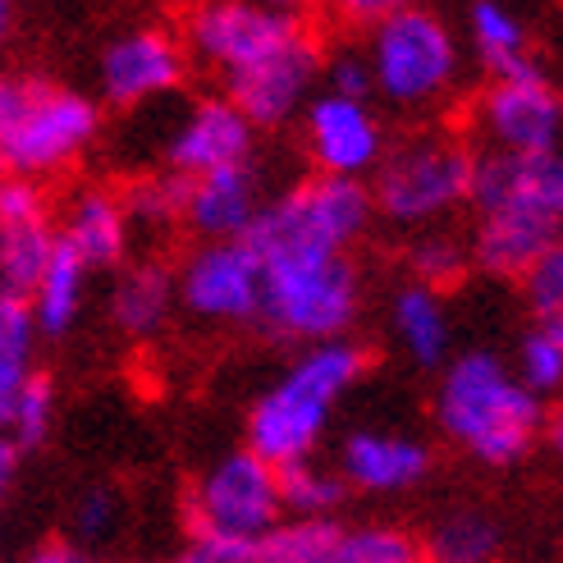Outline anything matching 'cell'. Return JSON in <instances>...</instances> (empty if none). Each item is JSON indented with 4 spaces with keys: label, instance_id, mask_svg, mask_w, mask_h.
I'll return each mask as SVG.
<instances>
[{
    "label": "cell",
    "instance_id": "cell-1",
    "mask_svg": "<svg viewBox=\"0 0 563 563\" xmlns=\"http://www.w3.org/2000/svg\"><path fill=\"white\" fill-rule=\"evenodd\" d=\"M431 412L440 435L482 467L522 463L550 427L545 404L490 349H467L444 362Z\"/></svg>",
    "mask_w": 563,
    "mask_h": 563
},
{
    "label": "cell",
    "instance_id": "cell-2",
    "mask_svg": "<svg viewBox=\"0 0 563 563\" xmlns=\"http://www.w3.org/2000/svg\"><path fill=\"white\" fill-rule=\"evenodd\" d=\"M372 353L353 334L330 344H307L247 408L243 449H252L271 467H294L317 459L330 431V417L349 399V389L367 376Z\"/></svg>",
    "mask_w": 563,
    "mask_h": 563
},
{
    "label": "cell",
    "instance_id": "cell-3",
    "mask_svg": "<svg viewBox=\"0 0 563 563\" xmlns=\"http://www.w3.org/2000/svg\"><path fill=\"white\" fill-rule=\"evenodd\" d=\"M262 262V321L298 349L349 340L362 317V275L334 252H271Z\"/></svg>",
    "mask_w": 563,
    "mask_h": 563
},
{
    "label": "cell",
    "instance_id": "cell-4",
    "mask_svg": "<svg viewBox=\"0 0 563 563\" xmlns=\"http://www.w3.org/2000/svg\"><path fill=\"white\" fill-rule=\"evenodd\" d=\"M476 152L449 129H421L404 143H389L380 170L372 175V202L399 230H440L444 216L472 202Z\"/></svg>",
    "mask_w": 563,
    "mask_h": 563
},
{
    "label": "cell",
    "instance_id": "cell-5",
    "mask_svg": "<svg viewBox=\"0 0 563 563\" xmlns=\"http://www.w3.org/2000/svg\"><path fill=\"white\" fill-rule=\"evenodd\" d=\"M362 55L372 65V92L412 115L449 101L463 74L459 33L427 5H408L376 23Z\"/></svg>",
    "mask_w": 563,
    "mask_h": 563
},
{
    "label": "cell",
    "instance_id": "cell-6",
    "mask_svg": "<svg viewBox=\"0 0 563 563\" xmlns=\"http://www.w3.org/2000/svg\"><path fill=\"white\" fill-rule=\"evenodd\" d=\"M101 120L106 110L97 97L46 78H23V97L0 124V175L37 184L65 175L97 147Z\"/></svg>",
    "mask_w": 563,
    "mask_h": 563
},
{
    "label": "cell",
    "instance_id": "cell-7",
    "mask_svg": "<svg viewBox=\"0 0 563 563\" xmlns=\"http://www.w3.org/2000/svg\"><path fill=\"white\" fill-rule=\"evenodd\" d=\"M184 51L197 69H207L220 88L275 65L298 51L312 33L302 14L271 10L262 0H192L179 23Z\"/></svg>",
    "mask_w": 563,
    "mask_h": 563
},
{
    "label": "cell",
    "instance_id": "cell-8",
    "mask_svg": "<svg viewBox=\"0 0 563 563\" xmlns=\"http://www.w3.org/2000/svg\"><path fill=\"white\" fill-rule=\"evenodd\" d=\"M372 216H376V202L367 184L307 175L285 192L266 197V207L247 234V247L257 257H271V252H334V257H353L362 234L372 230Z\"/></svg>",
    "mask_w": 563,
    "mask_h": 563
},
{
    "label": "cell",
    "instance_id": "cell-9",
    "mask_svg": "<svg viewBox=\"0 0 563 563\" xmlns=\"http://www.w3.org/2000/svg\"><path fill=\"white\" fill-rule=\"evenodd\" d=\"M188 537H216L230 545L257 550L271 531L285 522L279 504V467L257 459L252 449H230L211 459L184 499Z\"/></svg>",
    "mask_w": 563,
    "mask_h": 563
},
{
    "label": "cell",
    "instance_id": "cell-10",
    "mask_svg": "<svg viewBox=\"0 0 563 563\" xmlns=\"http://www.w3.org/2000/svg\"><path fill=\"white\" fill-rule=\"evenodd\" d=\"M179 312L202 325H257L262 321V262L247 239L192 243L175 266Z\"/></svg>",
    "mask_w": 563,
    "mask_h": 563
},
{
    "label": "cell",
    "instance_id": "cell-11",
    "mask_svg": "<svg viewBox=\"0 0 563 563\" xmlns=\"http://www.w3.org/2000/svg\"><path fill=\"white\" fill-rule=\"evenodd\" d=\"M472 129L486 152L541 156L563 147V92L537 69L518 78H490L472 106Z\"/></svg>",
    "mask_w": 563,
    "mask_h": 563
},
{
    "label": "cell",
    "instance_id": "cell-12",
    "mask_svg": "<svg viewBox=\"0 0 563 563\" xmlns=\"http://www.w3.org/2000/svg\"><path fill=\"white\" fill-rule=\"evenodd\" d=\"M188 51L184 37L165 23H137L110 37L97 60V92L115 110H137L165 101L184 88L188 78Z\"/></svg>",
    "mask_w": 563,
    "mask_h": 563
},
{
    "label": "cell",
    "instance_id": "cell-13",
    "mask_svg": "<svg viewBox=\"0 0 563 563\" xmlns=\"http://www.w3.org/2000/svg\"><path fill=\"white\" fill-rule=\"evenodd\" d=\"M302 147H307V161L317 165L312 175L367 184L380 170L389 137H385V124L372 110V101L321 88L302 110Z\"/></svg>",
    "mask_w": 563,
    "mask_h": 563
},
{
    "label": "cell",
    "instance_id": "cell-14",
    "mask_svg": "<svg viewBox=\"0 0 563 563\" xmlns=\"http://www.w3.org/2000/svg\"><path fill=\"white\" fill-rule=\"evenodd\" d=\"M252 152H257V129L224 92L192 97L161 143L165 170L179 179L239 170V165H252Z\"/></svg>",
    "mask_w": 563,
    "mask_h": 563
},
{
    "label": "cell",
    "instance_id": "cell-15",
    "mask_svg": "<svg viewBox=\"0 0 563 563\" xmlns=\"http://www.w3.org/2000/svg\"><path fill=\"white\" fill-rule=\"evenodd\" d=\"M472 207L482 211H522L563 224V147L541 156L476 152Z\"/></svg>",
    "mask_w": 563,
    "mask_h": 563
},
{
    "label": "cell",
    "instance_id": "cell-16",
    "mask_svg": "<svg viewBox=\"0 0 563 563\" xmlns=\"http://www.w3.org/2000/svg\"><path fill=\"white\" fill-rule=\"evenodd\" d=\"M431 449L421 444L417 435L404 431H376V427H362L349 431L340 440V459H334V472L340 482L357 495H404L412 486H421L431 476Z\"/></svg>",
    "mask_w": 563,
    "mask_h": 563
},
{
    "label": "cell",
    "instance_id": "cell-17",
    "mask_svg": "<svg viewBox=\"0 0 563 563\" xmlns=\"http://www.w3.org/2000/svg\"><path fill=\"white\" fill-rule=\"evenodd\" d=\"M55 234H60V247H69L88 271H115L129 262L137 230L124 207V192L106 184H82L55 216Z\"/></svg>",
    "mask_w": 563,
    "mask_h": 563
},
{
    "label": "cell",
    "instance_id": "cell-18",
    "mask_svg": "<svg viewBox=\"0 0 563 563\" xmlns=\"http://www.w3.org/2000/svg\"><path fill=\"white\" fill-rule=\"evenodd\" d=\"M266 207L257 170L239 165V170H216L202 179H188V202H184V230L197 243H230L247 239Z\"/></svg>",
    "mask_w": 563,
    "mask_h": 563
},
{
    "label": "cell",
    "instance_id": "cell-19",
    "mask_svg": "<svg viewBox=\"0 0 563 563\" xmlns=\"http://www.w3.org/2000/svg\"><path fill=\"white\" fill-rule=\"evenodd\" d=\"M563 239V224L522 211H482L472 230V266L495 279H522Z\"/></svg>",
    "mask_w": 563,
    "mask_h": 563
},
{
    "label": "cell",
    "instance_id": "cell-20",
    "mask_svg": "<svg viewBox=\"0 0 563 563\" xmlns=\"http://www.w3.org/2000/svg\"><path fill=\"white\" fill-rule=\"evenodd\" d=\"M110 325H115L124 340H156V334L170 325V317L179 312V294H175V271L165 262H133L120 266L115 289H110Z\"/></svg>",
    "mask_w": 563,
    "mask_h": 563
},
{
    "label": "cell",
    "instance_id": "cell-21",
    "mask_svg": "<svg viewBox=\"0 0 563 563\" xmlns=\"http://www.w3.org/2000/svg\"><path fill=\"white\" fill-rule=\"evenodd\" d=\"M389 330L412 367L431 372L454 357V321H449L444 294H435L427 285H412L408 279V285L389 298Z\"/></svg>",
    "mask_w": 563,
    "mask_h": 563
},
{
    "label": "cell",
    "instance_id": "cell-22",
    "mask_svg": "<svg viewBox=\"0 0 563 563\" xmlns=\"http://www.w3.org/2000/svg\"><path fill=\"white\" fill-rule=\"evenodd\" d=\"M467 46L490 78H518L541 69L531 55L527 23L504 0H472L467 5Z\"/></svg>",
    "mask_w": 563,
    "mask_h": 563
},
{
    "label": "cell",
    "instance_id": "cell-23",
    "mask_svg": "<svg viewBox=\"0 0 563 563\" xmlns=\"http://www.w3.org/2000/svg\"><path fill=\"white\" fill-rule=\"evenodd\" d=\"M60 234H55V216L33 220H0V289L14 298H33L37 279L46 275Z\"/></svg>",
    "mask_w": 563,
    "mask_h": 563
},
{
    "label": "cell",
    "instance_id": "cell-24",
    "mask_svg": "<svg viewBox=\"0 0 563 563\" xmlns=\"http://www.w3.org/2000/svg\"><path fill=\"white\" fill-rule=\"evenodd\" d=\"M88 279H92V271L82 266L69 247H55L46 275L37 279L33 298H27L37 334H46V340H65V334L78 325L82 307H88Z\"/></svg>",
    "mask_w": 563,
    "mask_h": 563
},
{
    "label": "cell",
    "instance_id": "cell-25",
    "mask_svg": "<svg viewBox=\"0 0 563 563\" xmlns=\"http://www.w3.org/2000/svg\"><path fill=\"white\" fill-rule=\"evenodd\" d=\"M37 321L27 298H14L0 289V435L10 427V408L14 394L23 389V380L33 376V353H37Z\"/></svg>",
    "mask_w": 563,
    "mask_h": 563
},
{
    "label": "cell",
    "instance_id": "cell-26",
    "mask_svg": "<svg viewBox=\"0 0 563 563\" xmlns=\"http://www.w3.org/2000/svg\"><path fill=\"white\" fill-rule=\"evenodd\" d=\"M431 563H495L499 554V522L482 509H449L427 537Z\"/></svg>",
    "mask_w": 563,
    "mask_h": 563
},
{
    "label": "cell",
    "instance_id": "cell-27",
    "mask_svg": "<svg viewBox=\"0 0 563 563\" xmlns=\"http://www.w3.org/2000/svg\"><path fill=\"white\" fill-rule=\"evenodd\" d=\"M321 563H427V550L408 527L394 522H344Z\"/></svg>",
    "mask_w": 563,
    "mask_h": 563
},
{
    "label": "cell",
    "instance_id": "cell-28",
    "mask_svg": "<svg viewBox=\"0 0 563 563\" xmlns=\"http://www.w3.org/2000/svg\"><path fill=\"white\" fill-rule=\"evenodd\" d=\"M349 499V486L340 482V472L307 459L294 467H279V504L285 518H334V509Z\"/></svg>",
    "mask_w": 563,
    "mask_h": 563
},
{
    "label": "cell",
    "instance_id": "cell-29",
    "mask_svg": "<svg viewBox=\"0 0 563 563\" xmlns=\"http://www.w3.org/2000/svg\"><path fill=\"white\" fill-rule=\"evenodd\" d=\"M472 266V247L449 234V230H417V239L408 243V271L412 285H427L435 294H444L449 285H459Z\"/></svg>",
    "mask_w": 563,
    "mask_h": 563
},
{
    "label": "cell",
    "instance_id": "cell-30",
    "mask_svg": "<svg viewBox=\"0 0 563 563\" xmlns=\"http://www.w3.org/2000/svg\"><path fill=\"white\" fill-rule=\"evenodd\" d=\"M184 202H188V179L156 170L124 188V207L133 216V230H184Z\"/></svg>",
    "mask_w": 563,
    "mask_h": 563
},
{
    "label": "cell",
    "instance_id": "cell-31",
    "mask_svg": "<svg viewBox=\"0 0 563 563\" xmlns=\"http://www.w3.org/2000/svg\"><path fill=\"white\" fill-rule=\"evenodd\" d=\"M340 527V518H285L257 545V563H321Z\"/></svg>",
    "mask_w": 563,
    "mask_h": 563
},
{
    "label": "cell",
    "instance_id": "cell-32",
    "mask_svg": "<svg viewBox=\"0 0 563 563\" xmlns=\"http://www.w3.org/2000/svg\"><path fill=\"white\" fill-rule=\"evenodd\" d=\"M55 408H60V399H55V380L46 372H33V376L23 380V389L14 394L10 427H5V435L14 440L19 454H27V449H37V444L51 440Z\"/></svg>",
    "mask_w": 563,
    "mask_h": 563
},
{
    "label": "cell",
    "instance_id": "cell-33",
    "mask_svg": "<svg viewBox=\"0 0 563 563\" xmlns=\"http://www.w3.org/2000/svg\"><path fill=\"white\" fill-rule=\"evenodd\" d=\"M522 298H527L531 325L563 344V239L522 275Z\"/></svg>",
    "mask_w": 563,
    "mask_h": 563
},
{
    "label": "cell",
    "instance_id": "cell-34",
    "mask_svg": "<svg viewBox=\"0 0 563 563\" xmlns=\"http://www.w3.org/2000/svg\"><path fill=\"white\" fill-rule=\"evenodd\" d=\"M509 367L541 404L545 399H563V344L554 340V334L531 325L518 340V357L509 362Z\"/></svg>",
    "mask_w": 563,
    "mask_h": 563
},
{
    "label": "cell",
    "instance_id": "cell-35",
    "mask_svg": "<svg viewBox=\"0 0 563 563\" xmlns=\"http://www.w3.org/2000/svg\"><path fill=\"white\" fill-rule=\"evenodd\" d=\"M120 522H124V495L115 486H88V490L74 499V514H69L74 545L92 550V545L115 537Z\"/></svg>",
    "mask_w": 563,
    "mask_h": 563
},
{
    "label": "cell",
    "instance_id": "cell-36",
    "mask_svg": "<svg viewBox=\"0 0 563 563\" xmlns=\"http://www.w3.org/2000/svg\"><path fill=\"white\" fill-rule=\"evenodd\" d=\"M325 92H340V97H357V101H372V65L367 55H362V46H344L325 55Z\"/></svg>",
    "mask_w": 563,
    "mask_h": 563
},
{
    "label": "cell",
    "instance_id": "cell-37",
    "mask_svg": "<svg viewBox=\"0 0 563 563\" xmlns=\"http://www.w3.org/2000/svg\"><path fill=\"white\" fill-rule=\"evenodd\" d=\"M33 216H55L46 184L0 175V220H33Z\"/></svg>",
    "mask_w": 563,
    "mask_h": 563
},
{
    "label": "cell",
    "instance_id": "cell-38",
    "mask_svg": "<svg viewBox=\"0 0 563 563\" xmlns=\"http://www.w3.org/2000/svg\"><path fill=\"white\" fill-rule=\"evenodd\" d=\"M412 0H321V10L334 19V23H344V27H362V33H372L376 23H385L389 14H399L408 10Z\"/></svg>",
    "mask_w": 563,
    "mask_h": 563
},
{
    "label": "cell",
    "instance_id": "cell-39",
    "mask_svg": "<svg viewBox=\"0 0 563 563\" xmlns=\"http://www.w3.org/2000/svg\"><path fill=\"white\" fill-rule=\"evenodd\" d=\"M170 563H257V550L216 541V537H188Z\"/></svg>",
    "mask_w": 563,
    "mask_h": 563
},
{
    "label": "cell",
    "instance_id": "cell-40",
    "mask_svg": "<svg viewBox=\"0 0 563 563\" xmlns=\"http://www.w3.org/2000/svg\"><path fill=\"white\" fill-rule=\"evenodd\" d=\"M23 563H101V559L92 550L74 545V541H46V545H37L33 554H27Z\"/></svg>",
    "mask_w": 563,
    "mask_h": 563
},
{
    "label": "cell",
    "instance_id": "cell-41",
    "mask_svg": "<svg viewBox=\"0 0 563 563\" xmlns=\"http://www.w3.org/2000/svg\"><path fill=\"white\" fill-rule=\"evenodd\" d=\"M19 449H14V440L10 435H0V499H5V490L14 486V476H19Z\"/></svg>",
    "mask_w": 563,
    "mask_h": 563
},
{
    "label": "cell",
    "instance_id": "cell-42",
    "mask_svg": "<svg viewBox=\"0 0 563 563\" xmlns=\"http://www.w3.org/2000/svg\"><path fill=\"white\" fill-rule=\"evenodd\" d=\"M19 97H23V78H14V74L0 69V124L10 120V110L19 106Z\"/></svg>",
    "mask_w": 563,
    "mask_h": 563
},
{
    "label": "cell",
    "instance_id": "cell-43",
    "mask_svg": "<svg viewBox=\"0 0 563 563\" xmlns=\"http://www.w3.org/2000/svg\"><path fill=\"white\" fill-rule=\"evenodd\" d=\"M545 435H550V449H554V459L563 463V412H554V417H550V427H545Z\"/></svg>",
    "mask_w": 563,
    "mask_h": 563
},
{
    "label": "cell",
    "instance_id": "cell-44",
    "mask_svg": "<svg viewBox=\"0 0 563 563\" xmlns=\"http://www.w3.org/2000/svg\"><path fill=\"white\" fill-rule=\"evenodd\" d=\"M14 14H19V0H0V42L14 33Z\"/></svg>",
    "mask_w": 563,
    "mask_h": 563
},
{
    "label": "cell",
    "instance_id": "cell-45",
    "mask_svg": "<svg viewBox=\"0 0 563 563\" xmlns=\"http://www.w3.org/2000/svg\"><path fill=\"white\" fill-rule=\"evenodd\" d=\"M262 5H271V10H285V14H302L312 0H262Z\"/></svg>",
    "mask_w": 563,
    "mask_h": 563
},
{
    "label": "cell",
    "instance_id": "cell-46",
    "mask_svg": "<svg viewBox=\"0 0 563 563\" xmlns=\"http://www.w3.org/2000/svg\"><path fill=\"white\" fill-rule=\"evenodd\" d=\"M124 563H152V559H124Z\"/></svg>",
    "mask_w": 563,
    "mask_h": 563
},
{
    "label": "cell",
    "instance_id": "cell-47",
    "mask_svg": "<svg viewBox=\"0 0 563 563\" xmlns=\"http://www.w3.org/2000/svg\"><path fill=\"white\" fill-rule=\"evenodd\" d=\"M427 563H431V559H427Z\"/></svg>",
    "mask_w": 563,
    "mask_h": 563
},
{
    "label": "cell",
    "instance_id": "cell-48",
    "mask_svg": "<svg viewBox=\"0 0 563 563\" xmlns=\"http://www.w3.org/2000/svg\"><path fill=\"white\" fill-rule=\"evenodd\" d=\"M559 412H563V408H559Z\"/></svg>",
    "mask_w": 563,
    "mask_h": 563
}]
</instances>
